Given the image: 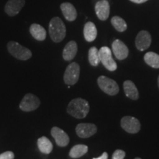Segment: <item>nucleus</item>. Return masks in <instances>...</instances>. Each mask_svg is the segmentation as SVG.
I'll list each match as a JSON object with an SVG mask.
<instances>
[{
    "label": "nucleus",
    "instance_id": "nucleus-1",
    "mask_svg": "<svg viewBox=\"0 0 159 159\" xmlns=\"http://www.w3.org/2000/svg\"><path fill=\"white\" fill-rule=\"evenodd\" d=\"M89 109L90 107L88 101L83 98H76L69 103L67 112L75 118L83 119L88 115Z\"/></svg>",
    "mask_w": 159,
    "mask_h": 159
},
{
    "label": "nucleus",
    "instance_id": "nucleus-2",
    "mask_svg": "<svg viewBox=\"0 0 159 159\" xmlns=\"http://www.w3.org/2000/svg\"><path fill=\"white\" fill-rule=\"evenodd\" d=\"M49 33L51 39L55 43L61 42L64 39L66 30L64 23L59 17H54L51 19L49 25Z\"/></svg>",
    "mask_w": 159,
    "mask_h": 159
},
{
    "label": "nucleus",
    "instance_id": "nucleus-3",
    "mask_svg": "<svg viewBox=\"0 0 159 159\" xmlns=\"http://www.w3.org/2000/svg\"><path fill=\"white\" fill-rule=\"evenodd\" d=\"M10 54L21 61H27L32 57V52L16 41H9L7 45Z\"/></svg>",
    "mask_w": 159,
    "mask_h": 159
},
{
    "label": "nucleus",
    "instance_id": "nucleus-4",
    "mask_svg": "<svg viewBox=\"0 0 159 159\" xmlns=\"http://www.w3.org/2000/svg\"><path fill=\"white\" fill-rule=\"evenodd\" d=\"M97 84L103 92L110 96H115L119 93V87L114 80L105 76H100L97 79Z\"/></svg>",
    "mask_w": 159,
    "mask_h": 159
},
{
    "label": "nucleus",
    "instance_id": "nucleus-5",
    "mask_svg": "<svg viewBox=\"0 0 159 159\" xmlns=\"http://www.w3.org/2000/svg\"><path fill=\"white\" fill-rule=\"evenodd\" d=\"M80 73V67L78 63L76 62L71 63L67 66L63 75V80L66 84L69 85L76 84L79 80Z\"/></svg>",
    "mask_w": 159,
    "mask_h": 159
},
{
    "label": "nucleus",
    "instance_id": "nucleus-6",
    "mask_svg": "<svg viewBox=\"0 0 159 159\" xmlns=\"http://www.w3.org/2000/svg\"><path fill=\"white\" fill-rule=\"evenodd\" d=\"M99 55L100 62L102 65L108 69V71H114L116 70L117 65L116 63L112 57V52L111 49L108 47H101L99 50Z\"/></svg>",
    "mask_w": 159,
    "mask_h": 159
},
{
    "label": "nucleus",
    "instance_id": "nucleus-7",
    "mask_svg": "<svg viewBox=\"0 0 159 159\" xmlns=\"http://www.w3.org/2000/svg\"><path fill=\"white\" fill-rule=\"evenodd\" d=\"M40 105H41V101L35 95L27 94L20 102L19 108L21 111L29 112V111L36 110Z\"/></svg>",
    "mask_w": 159,
    "mask_h": 159
},
{
    "label": "nucleus",
    "instance_id": "nucleus-8",
    "mask_svg": "<svg viewBox=\"0 0 159 159\" xmlns=\"http://www.w3.org/2000/svg\"><path fill=\"white\" fill-rule=\"evenodd\" d=\"M121 127L129 134H137L141 129V123L139 119L133 116H126L121 119Z\"/></svg>",
    "mask_w": 159,
    "mask_h": 159
},
{
    "label": "nucleus",
    "instance_id": "nucleus-9",
    "mask_svg": "<svg viewBox=\"0 0 159 159\" xmlns=\"http://www.w3.org/2000/svg\"><path fill=\"white\" fill-rule=\"evenodd\" d=\"M97 131V128L91 123H80L76 127V133L79 137L83 139L89 138L94 135Z\"/></svg>",
    "mask_w": 159,
    "mask_h": 159
},
{
    "label": "nucleus",
    "instance_id": "nucleus-10",
    "mask_svg": "<svg viewBox=\"0 0 159 159\" xmlns=\"http://www.w3.org/2000/svg\"><path fill=\"white\" fill-rule=\"evenodd\" d=\"M151 35L146 30L140 31L136 38V47L139 51H144L150 47L151 44Z\"/></svg>",
    "mask_w": 159,
    "mask_h": 159
},
{
    "label": "nucleus",
    "instance_id": "nucleus-11",
    "mask_svg": "<svg viewBox=\"0 0 159 159\" xmlns=\"http://www.w3.org/2000/svg\"><path fill=\"white\" fill-rule=\"evenodd\" d=\"M25 5V0H9L5 6V11L9 16L19 14Z\"/></svg>",
    "mask_w": 159,
    "mask_h": 159
},
{
    "label": "nucleus",
    "instance_id": "nucleus-12",
    "mask_svg": "<svg viewBox=\"0 0 159 159\" xmlns=\"http://www.w3.org/2000/svg\"><path fill=\"white\" fill-rule=\"evenodd\" d=\"M112 51L118 60H124L128 56V47L121 40L116 39L112 43Z\"/></svg>",
    "mask_w": 159,
    "mask_h": 159
},
{
    "label": "nucleus",
    "instance_id": "nucleus-13",
    "mask_svg": "<svg viewBox=\"0 0 159 159\" xmlns=\"http://www.w3.org/2000/svg\"><path fill=\"white\" fill-rule=\"evenodd\" d=\"M51 135L59 147H66L69 144V137L62 129L57 127H53L51 130Z\"/></svg>",
    "mask_w": 159,
    "mask_h": 159
},
{
    "label": "nucleus",
    "instance_id": "nucleus-14",
    "mask_svg": "<svg viewBox=\"0 0 159 159\" xmlns=\"http://www.w3.org/2000/svg\"><path fill=\"white\" fill-rule=\"evenodd\" d=\"M95 12L101 21H105L108 19L110 14V5L107 0H100L95 5Z\"/></svg>",
    "mask_w": 159,
    "mask_h": 159
},
{
    "label": "nucleus",
    "instance_id": "nucleus-15",
    "mask_svg": "<svg viewBox=\"0 0 159 159\" xmlns=\"http://www.w3.org/2000/svg\"><path fill=\"white\" fill-rule=\"evenodd\" d=\"M61 9L65 19L69 21H73L77 19V13L72 4L64 2L61 5Z\"/></svg>",
    "mask_w": 159,
    "mask_h": 159
},
{
    "label": "nucleus",
    "instance_id": "nucleus-16",
    "mask_svg": "<svg viewBox=\"0 0 159 159\" xmlns=\"http://www.w3.org/2000/svg\"><path fill=\"white\" fill-rule=\"evenodd\" d=\"M77 52V44L75 41H71L65 46L63 50V58L70 61L75 58Z\"/></svg>",
    "mask_w": 159,
    "mask_h": 159
},
{
    "label": "nucleus",
    "instance_id": "nucleus-17",
    "mask_svg": "<svg viewBox=\"0 0 159 159\" xmlns=\"http://www.w3.org/2000/svg\"><path fill=\"white\" fill-rule=\"evenodd\" d=\"M125 94L127 97L133 100H137L139 97V93L136 85L131 80H125L123 83Z\"/></svg>",
    "mask_w": 159,
    "mask_h": 159
},
{
    "label": "nucleus",
    "instance_id": "nucleus-18",
    "mask_svg": "<svg viewBox=\"0 0 159 159\" xmlns=\"http://www.w3.org/2000/svg\"><path fill=\"white\" fill-rule=\"evenodd\" d=\"M83 35L85 41L88 42H92L96 39L97 35V30L95 25L91 21L85 24L83 29Z\"/></svg>",
    "mask_w": 159,
    "mask_h": 159
},
{
    "label": "nucleus",
    "instance_id": "nucleus-19",
    "mask_svg": "<svg viewBox=\"0 0 159 159\" xmlns=\"http://www.w3.org/2000/svg\"><path fill=\"white\" fill-rule=\"evenodd\" d=\"M30 33L32 36L37 41H43L47 37V32L41 25L38 24H33L30 27Z\"/></svg>",
    "mask_w": 159,
    "mask_h": 159
},
{
    "label": "nucleus",
    "instance_id": "nucleus-20",
    "mask_svg": "<svg viewBox=\"0 0 159 159\" xmlns=\"http://www.w3.org/2000/svg\"><path fill=\"white\" fill-rule=\"evenodd\" d=\"M38 148L43 154H49L53 149L52 143L47 137L42 136L38 139Z\"/></svg>",
    "mask_w": 159,
    "mask_h": 159
},
{
    "label": "nucleus",
    "instance_id": "nucleus-21",
    "mask_svg": "<svg viewBox=\"0 0 159 159\" xmlns=\"http://www.w3.org/2000/svg\"><path fill=\"white\" fill-rule=\"evenodd\" d=\"M89 148L85 144H77L71 149L69 156L72 158H78L87 153Z\"/></svg>",
    "mask_w": 159,
    "mask_h": 159
},
{
    "label": "nucleus",
    "instance_id": "nucleus-22",
    "mask_svg": "<svg viewBox=\"0 0 159 159\" xmlns=\"http://www.w3.org/2000/svg\"><path fill=\"white\" fill-rule=\"evenodd\" d=\"M145 63L154 69H159V55L153 52H149L144 57Z\"/></svg>",
    "mask_w": 159,
    "mask_h": 159
},
{
    "label": "nucleus",
    "instance_id": "nucleus-23",
    "mask_svg": "<svg viewBox=\"0 0 159 159\" xmlns=\"http://www.w3.org/2000/svg\"><path fill=\"white\" fill-rule=\"evenodd\" d=\"M89 61L90 64L93 66H97L99 65V50L97 47H92L89 50Z\"/></svg>",
    "mask_w": 159,
    "mask_h": 159
},
{
    "label": "nucleus",
    "instance_id": "nucleus-24",
    "mask_svg": "<svg viewBox=\"0 0 159 159\" xmlns=\"http://www.w3.org/2000/svg\"><path fill=\"white\" fill-rule=\"evenodd\" d=\"M111 24L118 32H124L127 30V24L124 19L119 16H114L111 19Z\"/></svg>",
    "mask_w": 159,
    "mask_h": 159
},
{
    "label": "nucleus",
    "instance_id": "nucleus-25",
    "mask_svg": "<svg viewBox=\"0 0 159 159\" xmlns=\"http://www.w3.org/2000/svg\"><path fill=\"white\" fill-rule=\"evenodd\" d=\"M125 157V152L122 150H116L113 153L112 159H124Z\"/></svg>",
    "mask_w": 159,
    "mask_h": 159
},
{
    "label": "nucleus",
    "instance_id": "nucleus-26",
    "mask_svg": "<svg viewBox=\"0 0 159 159\" xmlns=\"http://www.w3.org/2000/svg\"><path fill=\"white\" fill-rule=\"evenodd\" d=\"M14 153L11 151H6L0 155V159H14Z\"/></svg>",
    "mask_w": 159,
    "mask_h": 159
},
{
    "label": "nucleus",
    "instance_id": "nucleus-27",
    "mask_svg": "<svg viewBox=\"0 0 159 159\" xmlns=\"http://www.w3.org/2000/svg\"><path fill=\"white\" fill-rule=\"evenodd\" d=\"M108 154L106 152H103L102 155L101 156L98 157V158H94L93 159H108Z\"/></svg>",
    "mask_w": 159,
    "mask_h": 159
},
{
    "label": "nucleus",
    "instance_id": "nucleus-28",
    "mask_svg": "<svg viewBox=\"0 0 159 159\" xmlns=\"http://www.w3.org/2000/svg\"><path fill=\"white\" fill-rule=\"evenodd\" d=\"M130 2H133L134 3H137V4H141V3H144L145 2H147L148 0H130Z\"/></svg>",
    "mask_w": 159,
    "mask_h": 159
},
{
    "label": "nucleus",
    "instance_id": "nucleus-29",
    "mask_svg": "<svg viewBox=\"0 0 159 159\" xmlns=\"http://www.w3.org/2000/svg\"><path fill=\"white\" fill-rule=\"evenodd\" d=\"M158 89H159V76L158 77Z\"/></svg>",
    "mask_w": 159,
    "mask_h": 159
},
{
    "label": "nucleus",
    "instance_id": "nucleus-30",
    "mask_svg": "<svg viewBox=\"0 0 159 159\" xmlns=\"http://www.w3.org/2000/svg\"><path fill=\"white\" fill-rule=\"evenodd\" d=\"M135 159H142V158H138V157H137V158H136Z\"/></svg>",
    "mask_w": 159,
    "mask_h": 159
}]
</instances>
